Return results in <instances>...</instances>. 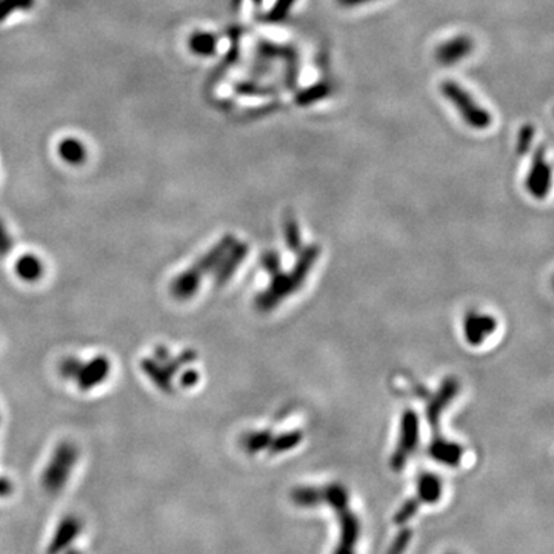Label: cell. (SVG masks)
Wrapping results in <instances>:
<instances>
[{"mask_svg": "<svg viewBox=\"0 0 554 554\" xmlns=\"http://www.w3.org/2000/svg\"><path fill=\"white\" fill-rule=\"evenodd\" d=\"M419 443V418L413 410H405L400 419V433L397 448L391 456V470L402 471L408 459L414 453Z\"/></svg>", "mask_w": 554, "mask_h": 554, "instance_id": "6", "label": "cell"}, {"mask_svg": "<svg viewBox=\"0 0 554 554\" xmlns=\"http://www.w3.org/2000/svg\"><path fill=\"white\" fill-rule=\"evenodd\" d=\"M371 2H376V0H338V3L345 6V8H354V6H362Z\"/></svg>", "mask_w": 554, "mask_h": 554, "instance_id": "32", "label": "cell"}, {"mask_svg": "<svg viewBox=\"0 0 554 554\" xmlns=\"http://www.w3.org/2000/svg\"><path fill=\"white\" fill-rule=\"evenodd\" d=\"M528 193L535 199H545V196L550 191L551 185V168L545 160V150L539 147L533 157V165H531L530 173L525 180Z\"/></svg>", "mask_w": 554, "mask_h": 554, "instance_id": "9", "label": "cell"}, {"mask_svg": "<svg viewBox=\"0 0 554 554\" xmlns=\"http://www.w3.org/2000/svg\"><path fill=\"white\" fill-rule=\"evenodd\" d=\"M248 251H250V246L245 242H239L236 239V242L232 244L228 251L223 254L222 260L219 262L217 268L214 269V283L216 287H223L227 283L235 273L237 271V268L242 265V262L245 260Z\"/></svg>", "mask_w": 554, "mask_h": 554, "instance_id": "12", "label": "cell"}, {"mask_svg": "<svg viewBox=\"0 0 554 554\" xmlns=\"http://www.w3.org/2000/svg\"><path fill=\"white\" fill-rule=\"evenodd\" d=\"M411 530L410 528H402L399 531V535L393 541L388 554H404L405 550L408 548V545L411 542Z\"/></svg>", "mask_w": 554, "mask_h": 554, "instance_id": "24", "label": "cell"}, {"mask_svg": "<svg viewBox=\"0 0 554 554\" xmlns=\"http://www.w3.org/2000/svg\"><path fill=\"white\" fill-rule=\"evenodd\" d=\"M473 48H475V42L468 35H456L437 47L436 59L441 65L451 67L468 57L473 53Z\"/></svg>", "mask_w": 554, "mask_h": 554, "instance_id": "13", "label": "cell"}, {"mask_svg": "<svg viewBox=\"0 0 554 554\" xmlns=\"http://www.w3.org/2000/svg\"><path fill=\"white\" fill-rule=\"evenodd\" d=\"M291 500L297 507L315 508L322 504V488L319 486H297L291 491Z\"/></svg>", "mask_w": 554, "mask_h": 554, "instance_id": "17", "label": "cell"}, {"mask_svg": "<svg viewBox=\"0 0 554 554\" xmlns=\"http://www.w3.org/2000/svg\"><path fill=\"white\" fill-rule=\"evenodd\" d=\"M14 242L10 236L8 230H6L5 223L2 222V219H0V258L6 256L11 251Z\"/></svg>", "mask_w": 554, "mask_h": 554, "instance_id": "29", "label": "cell"}, {"mask_svg": "<svg viewBox=\"0 0 554 554\" xmlns=\"http://www.w3.org/2000/svg\"><path fill=\"white\" fill-rule=\"evenodd\" d=\"M303 439V434L296 429V432H290V433H283L279 436H273L271 443H269L268 451L271 454H279V453H285V451H290L296 448L299 443L302 442Z\"/></svg>", "mask_w": 554, "mask_h": 554, "instance_id": "19", "label": "cell"}, {"mask_svg": "<svg viewBox=\"0 0 554 554\" xmlns=\"http://www.w3.org/2000/svg\"><path fill=\"white\" fill-rule=\"evenodd\" d=\"M216 47V39L211 34H199L194 38L193 48L194 51H199L203 54H209L214 51Z\"/></svg>", "mask_w": 554, "mask_h": 554, "instance_id": "25", "label": "cell"}, {"mask_svg": "<svg viewBox=\"0 0 554 554\" xmlns=\"http://www.w3.org/2000/svg\"><path fill=\"white\" fill-rule=\"evenodd\" d=\"M459 390H461V383L457 379L448 377L442 382L441 388L434 393V396L429 400L427 405V420L428 424L433 427L434 433H439V424L442 413L445 411V408L453 402V399L457 396Z\"/></svg>", "mask_w": 554, "mask_h": 554, "instance_id": "8", "label": "cell"}, {"mask_svg": "<svg viewBox=\"0 0 554 554\" xmlns=\"http://www.w3.org/2000/svg\"><path fill=\"white\" fill-rule=\"evenodd\" d=\"M13 490V485L8 479H0V498L8 496Z\"/></svg>", "mask_w": 554, "mask_h": 554, "instance_id": "33", "label": "cell"}, {"mask_svg": "<svg viewBox=\"0 0 554 554\" xmlns=\"http://www.w3.org/2000/svg\"><path fill=\"white\" fill-rule=\"evenodd\" d=\"M262 267H264L271 276L276 274L277 271H280L279 254L276 251H267L264 256H262Z\"/></svg>", "mask_w": 554, "mask_h": 554, "instance_id": "26", "label": "cell"}, {"mask_svg": "<svg viewBox=\"0 0 554 554\" xmlns=\"http://www.w3.org/2000/svg\"><path fill=\"white\" fill-rule=\"evenodd\" d=\"M16 273L20 279L26 282L39 280L43 274L42 260L34 254H24L16 262Z\"/></svg>", "mask_w": 554, "mask_h": 554, "instance_id": "16", "label": "cell"}, {"mask_svg": "<svg viewBox=\"0 0 554 554\" xmlns=\"http://www.w3.org/2000/svg\"><path fill=\"white\" fill-rule=\"evenodd\" d=\"M59 155L70 165H80L85 160V150L77 141H65L61 143Z\"/></svg>", "mask_w": 554, "mask_h": 554, "instance_id": "21", "label": "cell"}, {"mask_svg": "<svg viewBox=\"0 0 554 554\" xmlns=\"http://www.w3.org/2000/svg\"><path fill=\"white\" fill-rule=\"evenodd\" d=\"M320 254V248L317 245L305 246L299 253L296 265L290 273L277 271L271 276V283H269L265 291H262L254 299V307L260 312H268L274 310L283 299H287L303 285L307 277L315 267L316 260Z\"/></svg>", "mask_w": 554, "mask_h": 554, "instance_id": "1", "label": "cell"}, {"mask_svg": "<svg viewBox=\"0 0 554 554\" xmlns=\"http://www.w3.org/2000/svg\"><path fill=\"white\" fill-rule=\"evenodd\" d=\"M533 134H535V128L531 125L523 127L521 131V136H519V142H517V151L523 155V152H527L531 142H533Z\"/></svg>", "mask_w": 554, "mask_h": 554, "instance_id": "28", "label": "cell"}, {"mask_svg": "<svg viewBox=\"0 0 554 554\" xmlns=\"http://www.w3.org/2000/svg\"><path fill=\"white\" fill-rule=\"evenodd\" d=\"M61 528L63 531H59V535H57L56 539H54V546H53L54 550L59 548V546H65V545L68 544L67 542L68 539L76 536L77 530H79V525H77V522L74 519H71V517H70V519H67L61 525Z\"/></svg>", "mask_w": 554, "mask_h": 554, "instance_id": "22", "label": "cell"}, {"mask_svg": "<svg viewBox=\"0 0 554 554\" xmlns=\"http://www.w3.org/2000/svg\"><path fill=\"white\" fill-rule=\"evenodd\" d=\"M498 328V320L493 316L480 315L476 311L466 312L464 317V334L465 339L473 347H479L482 342L491 336Z\"/></svg>", "mask_w": 554, "mask_h": 554, "instance_id": "11", "label": "cell"}, {"mask_svg": "<svg viewBox=\"0 0 554 554\" xmlns=\"http://www.w3.org/2000/svg\"><path fill=\"white\" fill-rule=\"evenodd\" d=\"M324 94H326V88H325L324 85H320V86H316V88L305 91L299 102H302V104H311L312 100L320 99V97L324 96Z\"/></svg>", "mask_w": 554, "mask_h": 554, "instance_id": "30", "label": "cell"}, {"mask_svg": "<svg viewBox=\"0 0 554 554\" xmlns=\"http://www.w3.org/2000/svg\"><path fill=\"white\" fill-rule=\"evenodd\" d=\"M271 439H273V433L268 432V429H265V432H251L242 436L240 445H242V448L248 454H256L260 453V451L268 450Z\"/></svg>", "mask_w": 554, "mask_h": 554, "instance_id": "18", "label": "cell"}, {"mask_svg": "<svg viewBox=\"0 0 554 554\" xmlns=\"http://www.w3.org/2000/svg\"><path fill=\"white\" fill-rule=\"evenodd\" d=\"M77 456L79 451L71 442H62L57 445L42 477L47 491L57 493L67 485L72 466L77 462Z\"/></svg>", "mask_w": 554, "mask_h": 554, "instance_id": "5", "label": "cell"}, {"mask_svg": "<svg viewBox=\"0 0 554 554\" xmlns=\"http://www.w3.org/2000/svg\"><path fill=\"white\" fill-rule=\"evenodd\" d=\"M441 91L447 100L461 114L464 122L473 129H486L491 127V114L482 105H479L471 94L462 88L454 80H445L441 84Z\"/></svg>", "mask_w": 554, "mask_h": 554, "instance_id": "3", "label": "cell"}, {"mask_svg": "<svg viewBox=\"0 0 554 554\" xmlns=\"http://www.w3.org/2000/svg\"><path fill=\"white\" fill-rule=\"evenodd\" d=\"M419 507H420V502L419 499H408L405 504L399 508V512L395 516V523L397 525H405L408 521L414 517V514L419 512Z\"/></svg>", "mask_w": 554, "mask_h": 554, "instance_id": "23", "label": "cell"}, {"mask_svg": "<svg viewBox=\"0 0 554 554\" xmlns=\"http://www.w3.org/2000/svg\"><path fill=\"white\" fill-rule=\"evenodd\" d=\"M283 232H285V242L287 246L290 248V251L301 253L302 250L301 228H299V223L293 214H287L285 219H283Z\"/></svg>", "mask_w": 554, "mask_h": 554, "instance_id": "20", "label": "cell"}, {"mask_svg": "<svg viewBox=\"0 0 554 554\" xmlns=\"http://www.w3.org/2000/svg\"><path fill=\"white\" fill-rule=\"evenodd\" d=\"M428 453L429 457H433L436 462L448 466H457L462 461L464 448L459 443L442 437L439 433H434L433 441L429 442Z\"/></svg>", "mask_w": 554, "mask_h": 554, "instance_id": "14", "label": "cell"}, {"mask_svg": "<svg viewBox=\"0 0 554 554\" xmlns=\"http://www.w3.org/2000/svg\"><path fill=\"white\" fill-rule=\"evenodd\" d=\"M339 519V542L334 554H356V546L361 536V523L349 509L348 502L333 507Z\"/></svg>", "mask_w": 554, "mask_h": 554, "instance_id": "7", "label": "cell"}, {"mask_svg": "<svg viewBox=\"0 0 554 554\" xmlns=\"http://www.w3.org/2000/svg\"><path fill=\"white\" fill-rule=\"evenodd\" d=\"M442 498V482L433 473H422L418 479V499L425 504H436Z\"/></svg>", "mask_w": 554, "mask_h": 554, "instance_id": "15", "label": "cell"}, {"mask_svg": "<svg viewBox=\"0 0 554 554\" xmlns=\"http://www.w3.org/2000/svg\"><path fill=\"white\" fill-rule=\"evenodd\" d=\"M294 5V0H277L274 3L273 10L269 11V19L271 20H280L287 16L291 6Z\"/></svg>", "mask_w": 554, "mask_h": 554, "instance_id": "27", "label": "cell"}, {"mask_svg": "<svg viewBox=\"0 0 554 554\" xmlns=\"http://www.w3.org/2000/svg\"><path fill=\"white\" fill-rule=\"evenodd\" d=\"M236 242V237L232 235L223 236L217 244L213 245L209 251L203 254L194 264L187 268L184 273H180L176 279L171 282L170 291L174 299L177 301H188L191 299L200 288V282L208 273H214L219 262L222 260L223 254L228 251V248Z\"/></svg>", "mask_w": 554, "mask_h": 554, "instance_id": "2", "label": "cell"}, {"mask_svg": "<svg viewBox=\"0 0 554 554\" xmlns=\"http://www.w3.org/2000/svg\"><path fill=\"white\" fill-rule=\"evenodd\" d=\"M198 359V353L194 349H185L179 356H166L165 359L156 357H145L141 362L143 373L150 377V381L156 385V388L164 393H173V379L188 363Z\"/></svg>", "mask_w": 554, "mask_h": 554, "instance_id": "4", "label": "cell"}, {"mask_svg": "<svg viewBox=\"0 0 554 554\" xmlns=\"http://www.w3.org/2000/svg\"><path fill=\"white\" fill-rule=\"evenodd\" d=\"M199 382V373L196 370H187L184 374L180 376V385L185 388H191Z\"/></svg>", "mask_w": 554, "mask_h": 554, "instance_id": "31", "label": "cell"}, {"mask_svg": "<svg viewBox=\"0 0 554 554\" xmlns=\"http://www.w3.org/2000/svg\"><path fill=\"white\" fill-rule=\"evenodd\" d=\"M109 368L111 365L105 356H96L86 363L80 362L72 382H76L80 390L88 391L105 381L109 374Z\"/></svg>", "mask_w": 554, "mask_h": 554, "instance_id": "10", "label": "cell"}]
</instances>
